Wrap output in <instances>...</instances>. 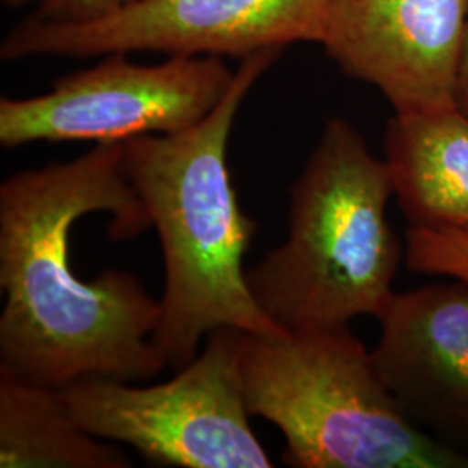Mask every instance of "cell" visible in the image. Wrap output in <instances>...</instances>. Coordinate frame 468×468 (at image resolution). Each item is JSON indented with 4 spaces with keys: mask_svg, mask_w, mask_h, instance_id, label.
<instances>
[{
    "mask_svg": "<svg viewBox=\"0 0 468 468\" xmlns=\"http://www.w3.org/2000/svg\"><path fill=\"white\" fill-rule=\"evenodd\" d=\"M96 212L112 214L115 241L151 228L123 143L19 170L0 185V368L56 388L82 378L139 384L167 368L151 340L160 301L134 274L106 269L85 282L71 271V228Z\"/></svg>",
    "mask_w": 468,
    "mask_h": 468,
    "instance_id": "obj_1",
    "label": "cell"
},
{
    "mask_svg": "<svg viewBox=\"0 0 468 468\" xmlns=\"http://www.w3.org/2000/svg\"><path fill=\"white\" fill-rule=\"evenodd\" d=\"M283 50L239 59L228 94L197 125L123 141L127 177L160 236L165 264L151 340L176 371L189 365L201 340L220 326L245 334L286 332L261 311L249 290L243 259L259 224L241 210L228 165L238 112Z\"/></svg>",
    "mask_w": 468,
    "mask_h": 468,
    "instance_id": "obj_2",
    "label": "cell"
},
{
    "mask_svg": "<svg viewBox=\"0 0 468 468\" xmlns=\"http://www.w3.org/2000/svg\"><path fill=\"white\" fill-rule=\"evenodd\" d=\"M392 195L385 160L349 122L326 120L290 191L286 241L245 272L261 311L286 332L377 318L404 255L387 218Z\"/></svg>",
    "mask_w": 468,
    "mask_h": 468,
    "instance_id": "obj_3",
    "label": "cell"
},
{
    "mask_svg": "<svg viewBox=\"0 0 468 468\" xmlns=\"http://www.w3.org/2000/svg\"><path fill=\"white\" fill-rule=\"evenodd\" d=\"M250 417L283 434L295 468H468V456L408 419L349 326L241 334Z\"/></svg>",
    "mask_w": 468,
    "mask_h": 468,
    "instance_id": "obj_4",
    "label": "cell"
},
{
    "mask_svg": "<svg viewBox=\"0 0 468 468\" xmlns=\"http://www.w3.org/2000/svg\"><path fill=\"white\" fill-rule=\"evenodd\" d=\"M241 330L220 326L164 384L82 378L61 387L71 415L100 439L134 448L158 467L269 468L250 427L239 373Z\"/></svg>",
    "mask_w": 468,
    "mask_h": 468,
    "instance_id": "obj_5",
    "label": "cell"
},
{
    "mask_svg": "<svg viewBox=\"0 0 468 468\" xmlns=\"http://www.w3.org/2000/svg\"><path fill=\"white\" fill-rule=\"evenodd\" d=\"M125 52L102 56L34 98L0 100V144L123 143L139 135L174 134L207 117L233 84L218 56H168L139 65Z\"/></svg>",
    "mask_w": 468,
    "mask_h": 468,
    "instance_id": "obj_6",
    "label": "cell"
},
{
    "mask_svg": "<svg viewBox=\"0 0 468 468\" xmlns=\"http://www.w3.org/2000/svg\"><path fill=\"white\" fill-rule=\"evenodd\" d=\"M332 0H131L89 21L30 16L0 46L5 61L96 58L153 50L243 59L297 42H323Z\"/></svg>",
    "mask_w": 468,
    "mask_h": 468,
    "instance_id": "obj_7",
    "label": "cell"
},
{
    "mask_svg": "<svg viewBox=\"0 0 468 468\" xmlns=\"http://www.w3.org/2000/svg\"><path fill=\"white\" fill-rule=\"evenodd\" d=\"M468 0H332L321 46L396 113L458 108Z\"/></svg>",
    "mask_w": 468,
    "mask_h": 468,
    "instance_id": "obj_8",
    "label": "cell"
},
{
    "mask_svg": "<svg viewBox=\"0 0 468 468\" xmlns=\"http://www.w3.org/2000/svg\"><path fill=\"white\" fill-rule=\"evenodd\" d=\"M375 369L402 413L468 456V284L394 292L378 313Z\"/></svg>",
    "mask_w": 468,
    "mask_h": 468,
    "instance_id": "obj_9",
    "label": "cell"
},
{
    "mask_svg": "<svg viewBox=\"0 0 468 468\" xmlns=\"http://www.w3.org/2000/svg\"><path fill=\"white\" fill-rule=\"evenodd\" d=\"M385 164L410 226L468 233V115L460 108L394 113Z\"/></svg>",
    "mask_w": 468,
    "mask_h": 468,
    "instance_id": "obj_10",
    "label": "cell"
},
{
    "mask_svg": "<svg viewBox=\"0 0 468 468\" xmlns=\"http://www.w3.org/2000/svg\"><path fill=\"white\" fill-rule=\"evenodd\" d=\"M0 467L131 468V458L87 432L61 390L0 368Z\"/></svg>",
    "mask_w": 468,
    "mask_h": 468,
    "instance_id": "obj_11",
    "label": "cell"
},
{
    "mask_svg": "<svg viewBox=\"0 0 468 468\" xmlns=\"http://www.w3.org/2000/svg\"><path fill=\"white\" fill-rule=\"evenodd\" d=\"M404 259L413 272L452 278L468 284V233L446 228L408 226Z\"/></svg>",
    "mask_w": 468,
    "mask_h": 468,
    "instance_id": "obj_12",
    "label": "cell"
},
{
    "mask_svg": "<svg viewBox=\"0 0 468 468\" xmlns=\"http://www.w3.org/2000/svg\"><path fill=\"white\" fill-rule=\"evenodd\" d=\"M131 0H46L34 16L50 21H89L106 16Z\"/></svg>",
    "mask_w": 468,
    "mask_h": 468,
    "instance_id": "obj_13",
    "label": "cell"
},
{
    "mask_svg": "<svg viewBox=\"0 0 468 468\" xmlns=\"http://www.w3.org/2000/svg\"><path fill=\"white\" fill-rule=\"evenodd\" d=\"M456 106L468 115V17L462 67H460V77H458V87H456Z\"/></svg>",
    "mask_w": 468,
    "mask_h": 468,
    "instance_id": "obj_14",
    "label": "cell"
},
{
    "mask_svg": "<svg viewBox=\"0 0 468 468\" xmlns=\"http://www.w3.org/2000/svg\"><path fill=\"white\" fill-rule=\"evenodd\" d=\"M46 0H2V4L5 7H11V9H19V7H25V5H30V4H44Z\"/></svg>",
    "mask_w": 468,
    "mask_h": 468,
    "instance_id": "obj_15",
    "label": "cell"
}]
</instances>
